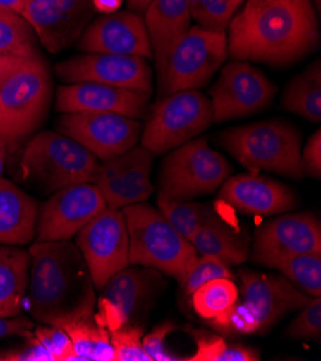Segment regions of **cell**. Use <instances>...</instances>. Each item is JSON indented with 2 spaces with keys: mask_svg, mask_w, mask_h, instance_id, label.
<instances>
[{
  "mask_svg": "<svg viewBox=\"0 0 321 361\" xmlns=\"http://www.w3.org/2000/svg\"><path fill=\"white\" fill-rule=\"evenodd\" d=\"M29 252L0 245V317H15L23 310L29 285Z\"/></svg>",
  "mask_w": 321,
  "mask_h": 361,
  "instance_id": "obj_25",
  "label": "cell"
},
{
  "mask_svg": "<svg viewBox=\"0 0 321 361\" xmlns=\"http://www.w3.org/2000/svg\"><path fill=\"white\" fill-rule=\"evenodd\" d=\"M157 206L167 222L189 242L215 212L209 204L190 200H171L159 197Z\"/></svg>",
  "mask_w": 321,
  "mask_h": 361,
  "instance_id": "obj_32",
  "label": "cell"
},
{
  "mask_svg": "<svg viewBox=\"0 0 321 361\" xmlns=\"http://www.w3.org/2000/svg\"><path fill=\"white\" fill-rule=\"evenodd\" d=\"M296 288L310 297L321 295V252H307L284 261L278 268Z\"/></svg>",
  "mask_w": 321,
  "mask_h": 361,
  "instance_id": "obj_33",
  "label": "cell"
},
{
  "mask_svg": "<svg viewBox=\"0 0 321 361\" xmlns=\"http://www.w3.org/2000/svg\"><path fill=\"white\" fill-rule=\"evenodd\" d=\"M75 245L98 291L113 275L130 267L128 232L121 209L105 206L77 233Z\"/></svg>",
  "mask_w": 321,
  "mask_h": 361,
  "instance_id": "obj_12",
  "label": "cell"
},
{
  "mask_svg": "<svg viewBox=\"0 0 321 361\" xmlns=\"http://www.w3.org/2000/svg\"><path fill=\"white\" fill-rule=\"evenodd\" d=\"M222 146L251 171H271L291 178L304 177L301 138L298 131L282 121H261L226 130Z\"/></svg>",
  "mask_w": 321,
  "mask_h": 361,
  "instance_id": "obj_5",
  "label": "cell"
},
{
  "mask_svg": "<svg viewBox=\"0 0 321 361\" xmlns=\"http://www.w3.org/2000/svg\"><path fill=\"white\" fill-rule=\"evenodd\" d=\"M190 0H152L145 12L153 58L160 72L182 36L190 27Z\"/></svg>",
  "mask_w": 321,
  "mask_h": 361,
  "instance_id": "obj_21",
  "label": "cell"
},
{
  "mask_svg": "<svg viewBox=\"0 0 321 361\" xmlns=\"http://www.w3.org/2000/svg\"><path fill=\"white\" fill-rule=\"evenodd\" d=\"M56 128L102 161L135 147L143 130L135 118L111 113H66Z\"/></svg>",
  "mask_w": 321,
  "mask_h": 361,
  "instance_id": "obj_15",
  "label": "cell"
},
{
  "mask_svg": "<svg viewBox=\"0 0 321 361\" xmlns=\"http://www.w3.org/2000/svg\"><path fill=\"white\" fill-rule=\"evenodd\" d=\"M35 330V322L26 317H0V338L12 336L28 337Z\"/></svg>",
  "mask_w": 321,
  "mask_h": 361,
  "instance_id": "obj_42",
  "label": "cell"
},
{
  "mask_svg": "<svg viewBox=\"0 0 321 361\" xmlns=\"http://www.w3.org/2000/svg\"><path fill=\"white\" fill-rule=\"evenodd\" d=\"M2 361H55L51 353L33 336L26 337V343L18 348L0 353Z\"/></svg>",
  "mask_w": 321,
  "mask_h": 361,
  "instance_id": "obj_40",
  "label": "cell"
},
{
  "mask_svg": "<svg viewBox=\"0 0 321 361\" xmlns=\"http://www.w3.org/2000/svg\"><path fill=\"white\" fill-rule=\"evenodd\" d=\"M29 298L33 317L48 326L95 312V286L75 243L37 242L29 247Z\"/></svg>",
  "mask_w": 321,
  "mask_h": 361,
  "instance_id": "obj_2",
  "label": "cell"
},
{
  "mask_svg": "<svg viewBox=\"0 0 321 361\" xmlns=\"http://www.w3.org/2000/svg\"><path fill=\"white\" fill-rule=\"evenodd\" d=\"M176 330V326L170 322L162 324V326L156 327L150 334L141 338L143 348L147 353V355L152 358V361H176V360H185L182 357H177L170 354L164 347L166 337Z\"/></svg>",
  "mask_w": 321,
  "mask_h": 361,
  "instance_id": "obj_39",
  "label": "cell"
},
{
  "mask_svg": "<svg viewBox=\"0 0 321 361\" xmlns=\"http://www.w3.org/2000/svg\"><path fill=\"white\" fill-rule=\"evenodd\" d=\"M48 2L55 6L58 11H61L62 13L74 18V19H78L81 22H85V18L88 16V13H85L74 0H48Z\"/></svg>",
  "mask_w": 321,
  "mask_h": 361,
  "instance_id": "obj_44",
  "label": "cell"
},
{
  "mask_svg": "<svg viewBox=\"0 0 321 361\" xmlns=\"http://www.w3.org/2000/svg\"><path fill=\"white\" fill-rule=\"evenodd\" d=\"M121 212L128 232L130 265L153 268L181 283L199 257L193 245L159 209L145 202L124 206Z\"/></svg>",
  "mask_w": 321,
  "mask_h": 361,
  "instance_id": "obj_4",
  "label": "cell"
},
{
  "mask_svg": "<svg viewBox=\"0 0 321 361\" xmlns=\"http://www.w3.org/2000/svg\"><path fill=\"white\" fill-rule=\"evenodd\" d=\"M212 105L198 90L164 95L141 130V146L153 154H163L196 138L212 124Z\"/></svg>",
  "mask_w": 321,
  "mask_h": 361,
  "instance_id": "obj_10",
  "label": "cell"
},
{
  "mask_svg": "<svg viewBox=\"0 0 321 361\" xmlns=\"http://www.w3.org/2000/svg\"><path fill=\"white\" fill-rule=\"evenodd\" d=\"M80 360L114 361L110 331L104 329L94 314L84 315L62 324Z\"/></svg>",
  "mask_w": 321,
  "mask_h": 361,
  "instance_id": "obj_27",
  "label": "cell"
},
{
  "mask_svg": "<svg viewBox=\"0 0 321 361\" xmlns=\"http://www.w3.org/2000/svg\"><path fill=\"white\" fill-rule=\"evenodd\" d=\"M150 2H152V0H127V5L130 8V11L141 15V13L146 12Z\"/></svg>",
  "mask_w": 321,
  "mask_h": 361,
  "instance_id": "obj_47",
  "label": "cell"
},
{
  "mask_svg": "<svg viewBox=\"0 0 321 361\" xmlns=\"http://www.w3.org/2000/svg\"><path fill=\"white\" fill-rule=\"evenodd\" d=\"M228 56L226 32L192 26L171 49L159 72L160 94L205 87Z\"/></svg>",
  "mask_w": 321,
  "mask_h": 361,
  "instance_id": "obj_9",
  "label": "cell"
},
{
  "mask_svg": "<svg viewBox=\"0 0 321 361\" xmlns=\"http://www.w3.org/2000/svg\"><path fill=\"white\" fill-rule=\"evenodd\" d=\"M33 336L55 358V361H77L78 354L74 350L66 331L56 326L37 327L33 330Z\"/></svg>",
  "mask_w": 321,
  "mask_h": 361,
  "instance_id": "obj_38",
  "label": "cell"
},
{
  "mask_svg": "<svg viewBox=\"0 0 321 361\" xmlns=\"http://www.w3.org/2000/svg\"><path fill=\"white\" fill-rule=\"evenodd\" d=\"M105 206L94 183L62 188L40 209L35 236L38 242L73 239Z\"/></svg>",
  "mask_w": 321,
  "mask_h": 361,
  "instance_id": "obj_17",
  "label": "cell"
},
{
  "mask_svg": "<svg viewBox=\"0 0 321 361\" xmlns=\"http://www.w3.org/2000/svg\"><path fill=\"white\" fill-rule=\"evenodd\" d=\"M22 16L52 54L65 49L83 33L84 27V22L62 13L48 0H28Z\"/></svg>",
  "mask_w": 321,
  "mask_h": 361,
  "instance_id": "obj_24",
  "label": "cell"
},
{
  "mask_svg": "<svg viewBox=\"0 0 321 361\" xmlns=\"http://www.w3.org/2000/svg\"><path fill=\"white\" fill-rule=\"evenodd\" d=\"M74 2H75L85 13H88V9L92 6V5H91V0H74Z\"/></svg>",
  "mask_w": 321,
  "mask_h": 361,
  "instance_id": "obj_49",
  "label": "cell"
},
{
  "mask_svg": "<svg viewBox=\"0 0 321 361\" xmlns=\"http://www.w3.org/2000/svg\"><path fill=\"white\" fill-rule=\"evenodd\" d=\"M40 206L8 178L0 177V245L23 246L37 235Z\"/></svg>",
  "mask_w": 321,
  "mask_h": 361,
  "instance_id": "obj_22",
  "label": "cell"
},
{
  "mask_svg": "<svg viewBox=\"0 0 321 361\" xmlns=\"http://www.w3.org/2000/svg\"><path fill=\"white\" fill-rule=\"evenodd\" d=\"M98 159L80 142L55 131H42L25 147L22 177L44 192H56L77 183H92Z\"/></svg>",
  "mask_w": 321,
  "mask_h": 361,
  "instance_id": "obj_6",
  "label": "cell"
},
{
  "mask_svg": "<svg viewBox=\"0 0 321 361\" xmlns=\"http://www.w3.org/2000/svg\"><path fill=\"white\" fill-rule=\"evenodd\" d=\"M307 252H321V225L313 213H285L265 222L255 233L249 258L257 265L278 268Z\"/></svg>",
  "mask_w": 321,
  "mask_h": 361,
  "instance_id": "obj_14",
  "label": "cell"
},
{
  "mask_svg": "<svg viewBox=\"0 0 321 361\" xmlns=\"http://www.w3.org/2000/svg\"><path fill=\"white\" fill-rule=\"evenodd\" d=\"M275 92L264 72L246 61H234L210 88L212 121L225 123L257 114L271 104Z\"/></svg>",
  "mask_w": 321,
  "mask_h": 361,
  "instance_id": "obj_13",
  "label": "cell"
},
{
  "mask_svg": "<svg viewBox=\"0 0 321 361\" xmlns=\"http://www.w3.org/2000/svg\"><path fill=\"white\" fill-rule=\"evenodd\" d=\"M190 298L196 314L213 321L232 310L239 298V290L231 278H215L198 288Z\"/></svg>",
  "mask_w": 321,
  "mask_h": 361,
  "instance_id": "obj_29",
  "label": "cell"
},
{
  "mask_svg": "<svg viewBox=\"0 0 321 361\" xmlns=\"http://www.w3.org/2000/svg\"><path fill=\"white\" fill-rule=\"evenodd\" d=\"M215 278H234L229 267L219 261L218 258H213L209 255L198 257L196 262L188 272L186 278L181 282L182 294L183 297H192V294L200 288L203 283L209 282Z\"/></svg>",
  "mask_w": 321,
  "mask_h": 361,
  "instance_id": "obj_36",
  "label": "cell"
},
{
  "mask_svg": "<svg viewBox=\"0 0 321 361\" xmlns=\"http://www.w3.org/2000/svg\"><path fill=\"white\" fill-rule=\"evenodd\" d=\"M301 160L305 174L320 178L321 177V131L315 133L308 138L304 150L301 152Z\"/></svg>",
  "mask_w": 321,
  "mask_h": 361,
  "instance_id": "obj_41",
  "label": "cell"
},
{
  "mask_svg": "<svg viewBox=\"0 0 321 361\" xmlns=\"http://www.w3.org/2000/svg\"><path fill=\"white\" fill-rule=\"evenodd\" d=\"M0 52L23 58L38 56L33 29L20 13L6 8H0Z\"/></svg>",
  "mask_w": 321,
  "mask_h": 361,
  "instance_id": "obj_30",
  "label": "cell"
},
{
  "mask_svg": "<svg viewBox=\"0 0 321 361\" xmlns=\"http://www.w3.org/2000/svg\"><path fill=\"white\" fill-rule=\"evenodd\" d=\"M242 300L238 298L232 310L224 317L209 321L218 333L264 334L274 324L310 301V295L301 293L284 275L239 271Z\"/></svg>",
  "mask_w": 321,
  "mask_h": 361,
  "instance_id": "obj_3",
  "label": "cell"
},
{
  "mask_svg": "<svg viewBox=\"0 0 321 361\" xmlns=\"http://www.w3.org/2000/svg\"><path fill=\"white\" fill-rule=\"evenodd\" d=\"M163 285L162 272L147 267L130 265L104 285L94 315L109 331L127 324L134 326L137 319L146 314Z\"/></svg>",
  "mask_w": 321,
  "mask_h": 361,
  "instance_id": "obj_11",
  "label": "cell"
},
{
  "mask_svg": "<svg viewBox=\"0 0 321 361\" xmlns=\"http://www.w3.org/2000/svg\"><path fill=\"white\" fill-rule=\"evenodd\" d=\"M26 59L28 58L0 52V85H2Z\"/></svg>",
  "mask_w": 321,
  "mask_h": 361,
  "instance_id": "obj_43",
  "label": "cell"
},
{
  "mask_svg": "<svg viewBox=\"0 0 321 361\" xmlns=\"http://www.w3.org/2000/svg\"><path fill=\"white\" fill-rule=\"evenodd\" d=\"M219 199L249 216L281 214L297 206V197L287 186L257 173L228 177L219 190Z\"/></svg>",
  "mask_w": 321,
  "mask_h": 361,
  "instance_id": "obj_20",
  "label": "cell"
},
{
  "mask_svg": "<svg viewBox=\"0 0 321 361\" xmlns=\"http://www.w3.org/2000/svg\"><path fill=\"white\" fill-rule=\"evenodd\" d=\"M145 336L143 327L127 324L110 331V340L114 350V361H152L143 348L141 338Z\"/></svg>",
  "mask_w": 321,
  "mask_h": 361,
  "instance_id": "obj_35",
  "label": "cell"
},
{
  "mask_svg": "<svg viewBox=\"0 0 321 361\" xmlns=\"http://www.w3.org/2000/svg\"><path fill=\"white\" fill-rule=\"evenodd\" d=\"M52 82L40 56L28 58L0 85V138L15 146L37 131L49 110Z\"/></svg>",
  "mask_w": 321,
  "mask_h": 361,
  "instance_id": "obj_7",
  "label": "cell"
},
{
  "mask_svg": "<svg viewBox=\"0 0 321 361\" xmlns=\"http://www.w3.org/2000/svg\"><path fill=\"white\" fill-rule=\"evenodd\" d=\"M282 105L311 123L321 120V62L317 59L282 92Z\"/></svg>",
  "mask_w": 321,
  "mask_h": 361,
  "instance_id": "obj_26",
  "label": "cell"
},
{
  "mask_svg": "<svg viewBox=\"0 0 321 361\" xmlns=\"http://www.w3.org/2000/svg\"><path fill=\"white\" fill-rule=\"evenodd\" d=\"M229 2H231L235 8H239V6L245 2V0H229Z\"/></svg>",
  "mask_w": 321,
  "mask_h": 361,
  "instance_id": "obj_50",
  "label": "cell"
},
{
  "mask_svg": "<svg viewBox=\"0 0 321 361\" xmlns=\"http://www.w3.org/2000/svg\"><path fill=\"white\" fill-rule=\"evenodd\" d=\"M229 174L228 160L210 149L206 138H192L173 149L162 164L159 197L193 200L219 189Z\"/></svg>",
  "mask_w": 321,
  "mask_h": 361,
  "instance_id": "obj_8",
  "label": "cell"
},
{
  "mask_svg": "<svg viewBox=\"0 0 321 361\" xmlns=\"http://www.w3.org/2000/svg\"><path fill=\"white\" fill-rule=\"evenodd\" d=\"M238 8L229 0H190V18L196 26L210 32H225Z\"/></svg>",
  "mask_w": 321,
  "mask_h": 361,
  "instance_id": "obj_34",
  "label": "cell"
},
{
  "mask_svg": "<svg viewBox=\"0 0 321 361\" xmlns=\"http://www.w3.org/2000/svg\"><path fill=\"white\" fill-rule=\"evenodd\" d=\"M195 344L196 353L186 357L188 361H257L260 353L243 345H232L224 337L203 330L188 329Z\"/></svg>",
  "mask_w": 321,
  "mask_h": 361,
  "instance_id": "obj_31",
  "label": "cell"
},
{
  "mask_svg": "<svg viewBox=\"0 0 321 361\" xmlns=\"http://www.w3.org/2000/svg\"><path fill=\"white\" fill-rule=\"evenodd\" d=\"M228 29V54L236 61L289 65L320 41L311 0H246Z\"/></svg>",
  "mask_w": 321,
  "mask_h": 361,
  "instance_id": "obj_1",
  "label": "cell"
},
{
  "mask_svg": "<svg viewBox=\"0 0 321 361\" xmlns=\"http://www.w3.org/2000/svg\"><path fill=\"white\" fill-rule=\"evenodd\" d=\"M91 5L101 13H114L121 8L123 0H91Z\"/></svg>",
  "mask_w": 321,
  "mask_h": 361,
  "instance_id": "obj_45",
  "label": "cell"
},
{
  "mask_svg": "<svg viewBox=\"0 0 321 361\" xmlns=\"http://www.w3.org/2000/svg\"><path fill=\"white\" fill-rule=\"evenodd\" d=\"M150 94L99 82H75L58 88V113H111L141 118L147 113Z\"/></svg>",
  "mask_w": 321,
  "mask_h": 361,
  "instance_id": "obj_19",
  "label": "cell"
},
{
  "mask_svg": "<svg viewBox=\"0 0 321 361\" xmlns=\"http://www.w3.org/2000/svg\"><path fill=\"white\" fill-rule=\"evenodd\" d=\"M5 163H6V144L2 138H0V177L4 174Z\"/></svg>",
  "mask_w": 321,
  "mask_h": 361,
  "instance_id": "obj_48",
  "label": "cell"
},
{
  "mask_svg": "<svg viewBox=\"0 0 321 361\" xmlns=\"http://www.w3.org/2000/svg\"><path fill=\"white\" fill-rule=\"evenodd\" d=\"M313 5H315L317 8V12H320V8H321V0H311Z\"/></svg>",
  "mask_w": 321,
  "mask_h": 361,
  "instance_id": "obj_51",
  "label": "cell"
},
{
  "mask_svg": "<svg viewBox=\"0 0 321 361\" xmlns=\"http://www.w3.org/2000/svg\"><path fill=\"white\" fill-rule=\"evenodd\" d=\"M190 243L198 255L218 258L228 267H236L249 259L248 235L234 229L215 212L200 226Z\"/></svg>",
  "mask_w": 321,
  "mask_h": 361,
  "instance_id": "obj_23",
  "label": "cell"
},
{
  "mask_svg": "<svg viewBox=\"0 0 321 361\" xmlns=\"http://www.w3.org/2000/svg\"><path fill=\"white\" fill-rule=\"evenodd\" d=\"M153 153L146 147H133L126 152L124 189L120 199V209L124 206L143 203L153 193L150 174L153 167Z\"/></svg>",
  "mask_w": 321,
  "mask_h": 361,
  "instance_id": "obj_28",
  "label": "cell"
},
{
  "mask_svg": "<svg viewBox=\"0 0 321 361\" xmlns=\"http://www.w3.org/2000/svg\"><path fill=\"white\" fill-rule=\"evenodd\" d=\"M56 74L66 84L99 82L149 94L153 90L147 59L134 55L83 54L58 63Z\"/></svg>",
  "mask_w": 321,
  "mask_h": 361,
  "instance_id": "obj_16",
  "label": "cell"
},
{
  "mask_svg": "<svg viewBox=\"0 0 321 361\" xmlns=\"http://www.w3.org/2000/svg\"><path fill=\"white\" fill-rule=\"evenodd\" d=\"M26 4L28 0H0V8H6L22 15Z\"/></svg>",
  "mask_w": 321,
  "mask_h": 361,
  "instance_id": "obj_46",
  "label": "cell"
},
{
  "mask_svg": "<svg viewBox=\"0 0 321 361\" xmlns=\"http://www.w3.org/2000/svg\"><path fill=\"white\" fill-rule=\"evenodd\" d=\"M77 47L85 54L153 58L145 18L133 11L102 13L80 35Z\"/></svg>",
  "mask_w": 321,
  "mask_h": 361,
  "instance_id": "obj_18",
  "label": "cell"
},
{
  "mask_svg": "<svg viewBox=\"0 0 321 361\" xmlns=\"http://www.w3.org/2000/svg\"><path fill=\"white\" fill-rule=\"evenodd\" d=\"M287 337L296 340H320L321 337V300L311 297L300 308V314L287 330Z\"/></svg>",
  "mask_w": 321,
  "mask_h": 361,
  "instance_id": "obj_37",
  "label": "cell"
}]
</instances>
